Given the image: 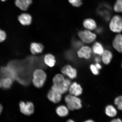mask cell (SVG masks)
I'll return each mask as SVG.
<instances>
[{"label":"cell","mask_w":122,"mask_h":122,"mask_svg":"<svg viewBox=\"0 0 122 122\" xmlns=\"http://www.w3.org/2000/svg\"><path fill=\"white\" fill-rule=\"evenodd\" d=\"M53 84L51 89L62 94L68 91L69 88L71 84V81L65 78L63 75L61 74L56 75L53 78Z\"/></svg>","instance_id":"1"},{"label":"cell","mask_w":122,"mask_h":122,"mask_svg":"<svg viewBox=\"0 0 122 122\" xmlns=\"http://www.w3.org/2000/svg\"><path fill=\"white\" fill-rule=\"evenodd\" d=\"M65 100L67 107L70 110H79L82 107L81 100L76 96L68 94L66 96Z\"/></svg>","instance_id":"2"},{"label":"cell","mask_w":122,"mask_h":122,"mask_svg":"<svg viewBox=\"0 0 122 122\" xmlns=\"http://www.w3.org/2000/svg\"><path fill=\"white\" fill-rule=\"evenodd\" d=\"M46 74L43 70L36 69L33 74V83L36 87L41 88L43 86L46 80Z\"/></svg>","instance_id":"3"},{"label":"cell","mask_w":122,"mask_h":122,"mask_svg":"<svg viewBox=\"0 0 122 122\" xmlns=\"http://www.w3.org/2000/svg\"><path fill=\"white\" fill-rule=\"evenodd\" d=\"M109 28L112 32L121 33L122 32V17L118 15L113 16L109 23Z\"/></svg>","instance_id":"4"},{"label":"cell","mask_w":122,"mask_h":122,"mask_svg":"<svg viewBox=\"0 0 122 122\" xmlns=\"http://www.w3.org/2000/svg\"><path fill=\"white\" fill-rule=\"evenodd\" d=\"M79 38L84 42L90 43L94 41L97 38L95 33L92 32L90 30H80L78 33Z\"/></svg>","instance_id":"5"},{"label":"cell","mask_w":122,"mask_h":122,"mask_svg":"<svg viewBox=\"0 0 122 122\" xmlns=\"http://www.w3.org/2000/svg\"><path fill=\"white\" fill-rule=\"evenodd\" d=\"M21 112L26 115H30L34 112V106L32 103L30 102L26 103L20 102L19 104Z\"/></svg>","instance_id":"6"},{"label":"cell","mask_w":122,"mask_h":122,"mask_svg":"<svg viewBox=\"0 0 122 122\" xmlns=\"http://www.w3.org/2000/svg\"><path fill=\"white\" fill-rule=\"evenodd\" d=\"M61 71L62 74L67 76L70 79H74L77 77V70L71 65H67L63 67Z\"/></svg>","instance_id":"7"},{"label":"cell","mask_w":122,"mask_h":122,"mask_svg":"<svg viewBox=\"0 0 122 122\" xmlns=\"http://www.w3.org/2000/svg\"><path fill=\"white\" fill-rule=\"evenodd\" d=\"M62 94L52 89H50L48 92L47 97L49 100L52 102L57 103L61 100Z\"/></svg>","instance_id":"8"},{"label":"cell","mask_w":122,"mask_h":122,"mask_svg":"<svg viewBox=\"0 0 122 122\" xmlns=\"http://www.w3.org/2000/svg\"><path fill=\"white\" fill-rule=\"evenodd\" d=\"M112 44L114 49L118 52L122 53V35L121 33H118L116 35Z\"/></svg>","instance_id":"9"},{"label":"cell","mask_w":122,"mask_h":122,"mask_svg":"<svg viewBox=\"0 0 122 122\" xmlns=\"http://www.w3.org/2000/svg\"><path fill=\"white\" fill-rule=\"evenodd\" d=\"M68 91L69 94L77 97L81 94L83 89L80 84L74 82L71 84Z\"/></svg>","instance_id":"10"},{"label":"cell","mask_w":122,"mask_h":122,"mask_svg":"<svg viewBox=\"0 0 122 122\" xmlns=\"http://www.w3.org/2000/svg\"><path fill=\"white\" fill-rule=\"evenodd\" d=\"M92 50L88 46H83L81 47L77 51L78 56L80 58H84L89 59L90 58Z\"/></svg>","instance_id":"11"},{"label":"cell","mask_w":122,"mask_h":122,"mask_svg":"<svg viewBox=\"0 0 122 122\" xmlns=\"http://www.w3.org/2000/svg\"><path fill=\"white\" fill-rule=\"evenodd\" d=\"M102 61L105 65H108L111 63L113 57L112 52L109 50H105L102 55Z\"/></svg>","instance_id":"12"},{"label":"cell","mask_w":122,"mask_h":122,"mask_svg":"<svg viewBox=\"0 0 122 122\" xmlns=\"http://www.w3.org/2000/svg\"><path fill=\"white\" fill-rule=\"evenodd\" d=\"M32 3V0H16L15 4L22 10H26Z\"/></svg>","instance_id":"13"},{"label":"cell","mask_w":122,"mask_h":122,"mask_svg":"<svg viewBox=\"0 0 122 122\" xmlns=\"http://www.w3.org/2000/svg\"><path fill=\"white\" fill-rule=\"evenodd\" d=\"M18 19L20 22L23 25H30L32 22L31 16L27 13L21 14L19 17Z\"/></svg>","instance_id":"14"},{"label":"cell","mask_w":122,"mask_h":122,"mask_svg":"<svg viewBox=\"0 0 122 122\" xmlns=\"http://www.w3.org/2000/svg\"><path fill=\"white\" fill-rule=\"evenodd\" d=\"M83 25L87 30H95L97 27V24L95 21L91 19H87L84 20Z\"/></svg>","instance_id":"15"},{"label":"cell","mask_w":122,"mask_h":122,"mask_svg":"<svg viewBox=\"0 0 122 122\" xmlns=\"http://www.w3.org/2000/svg\"><path fill=\"white\" fill-rule=\"evenodd\" d=\"M43 49V45L40 43H33L30 45V51L33 54L41 53Z\"/></svg>","instance_id":"16"},{"label":"cell","mask_w":122,"mask_h":122,"mask_svg":"<svg viewBox=\"0 0 122 122\" xmlns=\"http://www.w3.org/2000/svg\"><path fill=\"white\" fill-rule=\"evenodd\" d=\"M92 51L95 54L102 56L105 50L102 44L98 42H96L93 45Z\"/></svg>","instance_id":"17"},{"label":"cell","mask_w":122,"mask_h":122,"mask_svg":"<svg viewBox=\"0 0 122 122\" xmlns=\"http://www.w3.org/2000/svg\"><path fill=\"white\" fill-rule=\"evenodd\" d=\"M44 61L46 64L50 67L54 66L56 62L55 56L50 54L46 55L44 57Z\"/></svg>","instance_id":"18"},{"label":"cell","mask_w":122,"mask_h":122,"mask_svg":"<svg viewBox=\"0 0 122 122\" xmlns=\"http://www.w3.org/2000/svg\"><path fill=\"white\" fill-rule=\"evenodd\" d=\"M57 115L61 117H65L67 116L69 113V109L64 105H61L58 107L56 109Z\"/></svg>","instance_id":"19"},{"label":"cell","mask_w":122,"mask_h":122,"mask_svg":"<svg viewBox=\"0 0 122 122\" xmlns=\"http://www.w3.org/2000/svg\"><path fill=\"white\" fill-rule=\"evenodd\" d=\"M12 84L11 79L9 77L0 79V88L7 89L11 87Z\"/></svg>","instance_id":"20"},{"label":"cell","mask_w":122,"mask_h":122,"mask_svg":"<svg viewBox=\"0 0 122 122\" xmlns=\"http://www.w3.org/2000/svg\"><path fill=\"white\" fill-rule=\"evenodd\" d=\"M105 112L107 115L110 117H115L117 114V109L112 105H109L107 106L105 109Z\"/></svg>","instance_id":"21"},{"label":"cell","mask_w":122,"mask_h":122,"mask_svg":"<svg viewBox=\"0 0 122 122\" xmlns=\"http://www.w3.org/2000/svg\"><path fill=\"white\" fill-rule=\"evenodd\" d=\"M114 10L117 13H122V0H117L114 6Z\"/></svg>","instance_id":"22"},{"label":"cell","mask_w":122,"mask_h":122,"mask_svg":"<svg viewBox=\"0 0 122 122\" xmlns=\"http://www.w3.org/2000/svg\"><path fill=\"white\" fill-rule=\"evenodd\" d=\"M114 103L119 110L122 111V96L117 97L114 100Z\"/></svg>","instance_id":"23"},{"label":"cell","mask_w":122,"mask_h":122,"mask_svg":"<svg viewBox=\"0 0 122 122\" xmlns=\"http://www.w3.org/2000/svg\"><path fill=\"white\" fill-rule=\"evenodd\" d=\"M70 3L76 7H80L82 4L81 0H68Z\"/></svg>","instance_id":"24"},{"label":"cell","mask_w":122,"mask_h":122,"mask_svg":"<svg viewBox=\"0 0 122 122\" xmlns=\"http://www.w3.org/2000/svg\"><path fill=\"white\" fill-rule=\"evenodd\" d=\"M90 68L92 72L94 75H97L99 74V70L97 67L95 65H91Z\"/></svg>","instance_id":"25"},{"label":"cell","mask_w":122,"mask_h":122,"mask_svg":"<svg viewBox=\"0 0 122 122\" xmlns=\"http://www.w3.org/2000/svg\"><path fill=\"white\" fill-rule=\"evenodd\" d=\"M6 35L5 32L0 29V42H2L6 39Z\"/></svg>","instance_id":"26"},{"label":"cell","mask_w":122,"mask_h":122,"mask_svg":"<svg viewBox=\"0 0 122 122\" xmlns=\"http://www.w3.org/2000/svg\"><path fill=\"white\" fill-rule=\"evenodd\" d=\"M111 122H122V121L120 119L118 118L114 119Z\"/></svg>","instance_id":"27"},{"label":"cell","mask_w":122,"mask_h":122,"mask_svg":"<svg viewBox=\"0 0 122 122\" xmlns=\"http://www.w3.org/2000/svg\"><path fill=\"white\" fill-rule=\"evenodd\" d=\"M95 65L99 70H100L102 68L101 65L98 62H97Z\"/></svg>","instance_id":"28"},{"label":"cell","mask_w":122,"mask_h":122,"mask_svg":"<svg viewBox=\"0 0 122 122\" xmlns=\"http://www.w3.org/2000/svg\"><path fill=\"white\" fill-rule=\"evenodd\" d=\"M3 110V107L1 104H0V115L1 113V112H2Z\"/></svg>","instance_id":"29"},{"label":"cell","mask_w":122,"mask_h":122,"mask_svg":"<svg viewBox=\"0 0 122 122\" xmlns=\"http://www.w3.org/2000/svg\"><path fill=\"white\" fill-rule=\"evenodd\" d=\"M95 61L97 62L98 63V62L100 61V59L98 57L96 58H95Z\"/></svg>","instance_id":"30"},{"label":"cell","mask_w":122,"mask_h":122,"mask_svg":"<svg viewBox=\"0 0 122 122\" xmlns=\"http://www.w3.org/2000/svg\"><path fill=\"white\" fill-rule=\"evenodd\" d=\"M84 122H94L93 120H88L85 121Z\"/></svg>","instance_id":"31"},{"label":"cell","mask_w":122,"mask_h":122,"mask_svg":"<svg viewBox=\"0 0 122 122\" xmlns=\"http://www.w3.org/2000/svg\"><path fill=\"white\" fill-rule=\"evenodd\" d=\"M66 122H75L74 120H71V119H69L67 120V121Z\"/></svg>","instance_id":"32"},{"label":"cell","mask_w":122,"mask_h":122,"mask_svg":"<svg viewBox=\"0 0 122 122\" xmlns=\"http://www.w3.org/2000/svg\"><path fill=\"white\" fill-rule=\"evenodd\" d=\"M1 1H4L6 0H1Z\"/></svg>","instance_id":"33"},{"label":"cell","mask_w":122,"mask_h":122,"mask_svg":"<svg viewBox=\"0 0 122 122\" xmlns=\"http://www.w3.org/2000/svg\"><path fill=\"white\" fill-rule=\"evenodd\" d=\"M121 66H122V62L121 63Z\"/></svg>","instance_id":"34"}]
</instances>
